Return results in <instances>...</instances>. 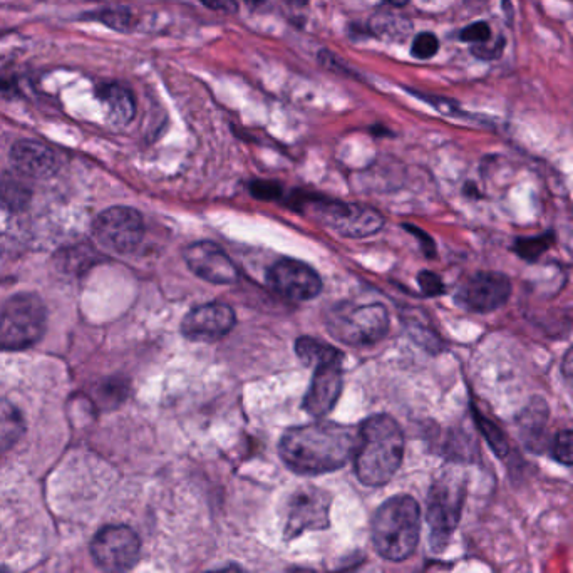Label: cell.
Masks as SVG:
<instances>
[{"instance_id": "cell-34", "label": "cell", "mask_w": 573, "mask_h": 573, "mask_svg": "<svg viewBox=\"0 0 573 573\" xmlns=\"http://www.w3.org/2000/svg\"><path fill=\"white\" fill-rule=\"evenodd\" d=\"M408 228L409 230H411V232H413V235H416V237H418L419 240L423 242L424 252H426V255H428V257H433V255H436V248H434V242L433 240H431V238L428 237V233H424L423 230H418V228H413V227H408Z\"/></svg>"}, {"instance_id": "cell-17", "label": "cell", "mask_w": 573, "mask_h": 573, "mask_svg": "<svg viewBox=\"0 0 573 573\" xmlns=\"http://www.w3.org/2000/svg\"><path fill=\"white\" fill-rule=\"evenodd\" d=\"M98 99L103 103L108 119L116 126L130 124L135 118L136 103L130 89L118 83H106L99 86Z\"/></svg>"}, {"instance_id": "cell-39", "label": "cell", "mask_w": 573, "mask_h": 573, "mask_svg": "<svg viewBox=\"0 0 573 573\" xmlns=\"http://www.w3.org/2000/svg\"><path fill=\"white\" fill-rule=\"evenodd\" d=\"M295 4H299V6H305L309 0H294Z\"/></svg>"}, {"instance_id": "cell-5", "label": "cell", "mask_w": 573, "mask_h": 573, "mask_svg": "<svg viewBox=\"0 0 573 573\" xmlns=\"http://www.w3.org/2000/svg\"><path fill=\"white\" fill-rule=\"evenodd\" d=\"M327 329L347 346L376 344L389 332L388 309L381 304L339 305L327 315Z\"/></svg>"}, {"instance_id": "cell-20", "label": "cell", "mask_w": 573, "mask_h": 573, "mask_svg": "<svg viewBox=\"0 0 573 573\" xmlns=\"http://www.w3.org/2000/svg\"><path fill=\"white\" fill-rule=\"evenodd\" d=\"M24 433V419L19 409L0 399V455L11 450Z\"/></svg>"}, {"instance_id": "cell-32", "label": "cell", "mask_w": 573, "mask_h": 573, "mask_svg": "<svg viewBox=\"0 0 573 573\" xmlns=\"http://www.w3.org/2000/svg\"><path fill=\"white\" fill-rule=\"evenodd\" d=\"M503 44H505V42H503ZM503 44H500L498 47H496L495 44H493L491 47H486L485 42V44H476V46H473L471 51H473L475 56L481 57V59H495V57L500 56L501 47H503Z\"/></svg>"}, {"instance_id": "cell-2", "label": "cell", "mask_w": 573, "mask_h": 573, "mask_svg": "<svg viewBox=\"0 0 573 573\" xmlns=\"http://www.w3.org/2000/svg\"><path fill=\"white\" fill-rule=\"evenodd\" d=\"M404 434L388 414L367 418L357 429L354 470L362 485H388L403 463Z\"/></svg>"}, {"instance_id": "cell-14", "label": "cell", "mask_w": 573, "mask_h": 573, "mask_svg": "<svg viewBox=\"0 0 573 573\" xmlns=\"http://www.w3.org/2000/svg\"><path fill=\"white\" fill-rule=\"evenodd\" d=\"M183 259L193 274L210 284L230 285L237 282L235 265L217 243L207 240L191 243L185 248Z\"/></svg>"}, {"instance_id": "cell-31", "label": "cell", "mask_w": 573, "mask_h": 573, "mask_svg": "<svg viewBox=\"0 0 573 573\" xmlns=\"http://www.w3.org/2000/svg\"><path fill=\"white\" fill-rule=\"evenodd\" d=\"M200 2L212 11H222L227 14H235L238 11L237 0H200Z\"/></svg>"}, {"instance_id": "cell-12", "label": "cell", "mask_w": 573, "mask_h": 573, "mask_svg": "<svg viewBox=\"0 0 573 573\" xmlns=\"http://www.w3.org/2000/svg\"><path fill=\"white\" fill-rule=\"evenodd\" d=\"M270 287L285 299L305 302L321 294L322 279L312 267L294 259H282L267 275Z\"/></svg>"}, {"instance_id": "cell-1", "label": "cell", "mask_w": 573, "mask_h": 573, "mask_svg": "<svg viewBox=\"0 0 573 573\" xmlns=\"http://www.w3.org/2000/svg\"><path fill=\"white\" fill-rule=\"evenodd\" d=\"M357 431L351 426L317 421L285 431L279 453L287 468L314 476L339 470L356 450Z\"/></svg>"}, {"instance_id": "cell-9", "label": "cell", "mask_w": 573, "mask_h": 573, "mask_svg": "<svg viewBox=\"0 0 573 573\" xmlns=\"http://www.w3.org/2000/svg\"><path fill=\"white\" fill-rule=\"evenodd\" d=\"M512 280L501 272H475L458 287L455 300L461 309L475 314H490L508 304Z\"/></svg>"}, {"instance_id": "cell-11", "label": "cell", "mask_w": 573, "mask_h": 573, "mask_svg": "<svg viewBox=\"0 0 573 573\" xmlns=\"http://www.w3.org/2000/svg\"><path fill=\"white\" fill-rule=\"evenodd\" d=\"M331 523V495L307 486L290 498L285 520V538L294 540L310 530H326Z\"/></svg>"}, {"instance_id": "cell-38", "label": "cell", "mask_w": 573, "mask_h": 573, "mask_svg": "<svg viewBox=\"0 0 573 573\" xmlns=\"http://www.w3.org/2000/svg\"><path fill=\"white\" fill-rule=\"evenodd\" d=\"M245 2H247V4H250V6H259L262 0H245Z\"/></svg>"}, {"instance_id": "cell-21", "label": "cell", "mask_w": 573, "mask_h": 573, "mask_svg": "<svg viewBox=\"0 0 573 573\" xmlns=\"http://www.w3.org/2000/svg\"><path fill=\"white\" fill-rule=\"evenodd\" d=\"M555 245V233L545 232L538 237H520L513 243L512 250L528 264H537L543 253Z\"/></svg>"}, {"instance_id": "cell-6", "label": "cell", "mask_w": 573, "mask_h": 573, "mask_svg": "<svg viewBox=\"0 0 573 573\" xmlns=\"http://www.w3.org/2000/svg\"><path fill=\"white\" fill-rule=\"evenodd\" d=\"M300 207L304 208V212L309 213L310 217L315 218V222H321L341 237H371L384 227L381 213L362 205L307 198L304 203H300Z\"/></svg>"}, {"instance_id": "cell-30", "label": "cell", "mask_w": 573, "mask_h": 573, "mask_svg": "<svg viewBox=\"0 0 573 573\" xmlns=\"http://www.w3.org/2000/svg\"><path fill=\"white\" fill-rule=\"evenodd\" d=\"M319 61H321L324 68L336 71V73L351 74V76H354V71L347 68V64H344V62H342L341 59H339V57H337L332 51H326V49L321 51V54H319Z\"/></svg>"}, {"instance_id": "cell-22", "label": "cell", "mask_w": 573, "mask_h": 573, "mask_svg": "<svg viewBox=\"0 0 573 573\" xmlns=\"http://www.w3.org/2000/svg\"><path fill=\"white\" fill-rule=\"evenodd\" d=\"M471 414H473V419H475L476 426L480 429V433L483 434V438L486 439V443L490 444L493 453H495L498 458H505V456L510 453V443H508V438H506V434L503 433V429H501L498 424L493 423L491 419L486 418L485 414L480 413L475 406L471 408Z\"/></svg>"}, {"instance_id": "cell-7", "label": "cell", "mask_w": 573, "mask_h": 573, "mask_svg": "<svg viewBox=\"0 0 573 573\" xmlns=\"http://www.w3.org/2000/svg\"><path fill=\"white\" fill-rule=\"evenodd\" d=\"M465 491L453 480H439L428 498L429 542L434 552H441L450 543L463 512Z\"/></svg>"}, {"instance_id": "cell-28", "label": "cell", "mask_w": 573, "mask_h": 573, "mask_svg": "<svg viewBox=\"0 0 573 573\" xmlns=\"http://www.w3.org/2000/svg\"><path fill=\"white\" fill-rule=\"evenodd\" d=\"M418 282L424 295H428V297H438V295L444 294L443 280H441L439 275L434 274V272L423 270V272L419 274Z\"/></svg>"}, {"instance_id": "cell-33", "label": "cell", "mask_w": 573, "mask_h": 573, "mask_svg": "<svg viewBox=\"0 0 573 573\" xmlns=\"http://www.w3.org/2000/svg\"><path fill=\"white\" fill-rule=\"evenodd\" d=\"M560 369H562L563 377L568 382V386L573 389V346L565 352Z\"/></svg>"}, {"instance_id": "cell-37", "label": "cell", "mask_w": 573, "mask_h": 573, "mask_svg": "<svg viewBox=\"0 0 573 573\" xmlns=\"http://www.w3.org/2000/svg\"><path fill=\"white\" fill-rule=\"evenodd\" d=\"M289 573H315L314 570H310V568H294V570H290Z\"/></svg>"}, {"instance_id": "cell-26", "label": "cell", "mask_w": 573, "mask_h": 573, "mask_svg": "<svg viewBox=\"0 0 573 573\" xmlns=\"http://www.w3.org/2000/svg\"><path fill=\"white\" fill-rule=\"evenodd\" d=\"M438 51L439 39L434 36L433 32H423V34L414 37L411 54L416 59H431L438 54Z\"/></svg>"}, {"instance_id": "cell-25", "label": "cell", "mask_w": 573, "mask_h": 573, "mask_svg": "<svg viewBox=\"0 0 573 573\" xmlns=\"http://www.w3.org/2000/svg\"><path fill=\"white\" fill-rule=\"evenodd\" d=\"M552 456L558 463L573 466V431L565 429L555 436L552 443Z\"/></svg>"}, {"instance_id": "cell-8", "label": "cell", "mask_w": 573, "mask_h": 573, "mask_svg": "<svg viewBox=\"0 0 573 573\" xmlns=\"http://www.w3.org/2000/svg\"><path fill=\"white\" fill-rule=\"evenodd\" d=\"M91 553L104 572H128L140 560V537L130 527L109 525L96 533L91 543Z\"/></svg>"}, {"instance_id": "cell-35", "label": "cell", "mask_w": 573, "mask_h": 573, "mask_svg": "<svg viewBox=\"0 0 573 573\" xmlns=\"http://www.w3.org/2000/svg\"><path fill=\"white\" fill-rule=\"evenodd\" d=\"M208 573H247L243 568L237 567V565H228L225 568H218V570H213V572Z\"/></svg>"}, {"instance_id": "cell-23", "label": "cell", "mask_w": 573, "mask_h": 573, "mask_svg": "<svg viewBox=\"0 0 573 573\" xmlns=\"http://www.w3.org/2000/svg\"><path fill=\"white\" fill-rule=\"evenodd\" d=\"M84 19H91V21H98L109 29H114L118 32H130L135 29V14L126 9V7H108V9H101V11L91 12Z\"/></svg>"}, {"instance_id": "cell-3", "label": "cell", "mask_w": 573, "mask_h": 573, "mask_svg": "<svg viewBox=\"0 0 573 573\" xmlns=\"http://www.w3.org/2000/svg\"><path fill=\"white\" fill-rule=\"evenodd\" d=\"M376 552L391 562H403L418 547L421 508L413 496L389 498L377 508L371 525Z\"/></svg>"}, {"instance_id": "cell-24", "label": "cell", "mask_w": 573, "mask_h": 573, "mask_svg": "<svg viewBox=\"0 0 573 573\" xmlns=\"http://www.w3.org/2000/svg\"><path fill=\"white\" fill-rule=\"evenodd\" d=\"M0 200L9 207H24L29 200V190L21 181L6 180L0 185Z\"/></svg>"}, {"instance_id": "cell-40", "label": "cell", "mask_w": 573, "mask_h": 573, "mask_svg": "<svg viewBox=\"0 0 573 573\" xmlns=\"http://www.w3.org/2000/svg\"><path fill=\"white\" fill-rule=\"evenodd\" d=\"M0 573H12L11 570H7L6 567H0Z\"/></svg>"}, {"instance_id": "cell-13", "label": "cell", "mask_w": 573, "mask_h": 573, "mask_svg": "<svg viewBox=\"0 0 573 573\" xmlns=\"http://www.w3.org/2000/svg\"><path fill=\"white\" fill-rule=\"evenodd\" d=\"M235 326V312L222 302L198 305L185 315L181 334L193 342H215L228 336Z\"/></svg>"}, {"instance_id": "cell-16", "label": "cell", "mask_w": 573, "mask_h": 573, "mask_svg": "<svg viewBox=\"0 0 573 573\" xmlns=\"http://www.w3.org/2000/svg\"><path fill=\"white\" fill-rule=\"evenodd\" d=\"M11 161L19 175L32 180H46L57 171L54 151L39 141H17L16 145L12 146Z\"/></svg>"}, {"instance_id": "cell-27", "label": "cell", "mask_w": 573, "mask_h": 573, "mask_svg": "<svg viewBox=\"0 0 573 573\" xmlns=\"http://www.w3.org/2000/svg\"><path fill=\"white\" fill-rule=\"evenodd\" d=\"M461 41L473 42V44H485L490 42L491 29L486 22H475L471 26L465 27L460 34Z\"/></svg>"}, {"instance_id": "cell-19", "label": "cell", "mask_w": 573, "mask_h": 573, "mask_svg": "<svg viewBox=\"0 0 573 573\" xmlns=\"http://www.w3.org/2000/svg\"><path fill=\"white\" fill-rule=\"evenodd\" d=\"M295 352L302 364L307 367H317L326 362L337 361L342 359L341 351L326 342L314 339V337H300L295 342Z\"/></svg>"}, {"instance_id": "cell-18", "label": "cell", "mask_w": 573, "mask_h": 573, "mask_svg": "<svg viewBox=\"0 0 573 573\" xmlns=\"http://www.w3.org/2000/svg\"><path fill=\"white\" fill-rule=\"evenodd\" d=\"M548 416H550L548 404L545 403V399L538 398V396L530 399V403L523 408L517 423L523 438L530 446H537L538 441L545 434Z\"/></svg>"}, {"instance_id": "cell-4", "label": "cell", "mask_w": 573, "mask_h": 573, "mask_svg": "<svg viewBox=\"0 0 573 573\" xmlns=\"http://www.w3.org/2000/svg\"><path fill=\"white\" fill-rule=\"evenodd\" d=\"M46 322V307L37 295H14L0 310V347L21 351L34 346L44 336Z\"/></svg>"}, {"instance_id": "cell-36", "label": "cell", "mask_w": 573, "mask_h": 573, "mask_svg": "<svg viewBox=\"0 0 573 573\" xmlns=\"http://www.w3.org/2000/svg\"><path fill=\"white\" fill-rule=\"evenodd\" d=\"M388 2L394 7H406L411 0H388Z\"/></svg>"}, {"instance_id": "cell-29", "label": "cell", "mask_w": 573, "mask_h": 573, "mask_svg": "<svg viewBox=\"0 0 573 573\" xmlns=\"http://www.w3.org/2000/svg\"><path fill=\"white\" fill-rule=\"evenodd\" d=\"M250 191H252L253 197L260 198V200H274V198H279L282 195V188H280L279 183L267 180L253 181L250 185Z\"/></svg>"}, {"instance_id": "cell-15", "label": "cell", "mask_w": 573, "mask_h": 573, "mask_svg": "<svg viewBox=\"0 0 573 573\" xmlns=\"http://www.w3.org/2000/svg\"><path fill=\"white\" fill-rule=\"evenodd\" d=\"M342 393V359L326 362L314 369L304 409L314 418H324L336 408Z\"/></svg>"}, {"instance_id": "cell-10", "label": "cell", "mask_w": 573, "mask_h": 573, "mask_svg": "<svg viewBox=\"0 0 573 573\" xmlns=\"http://www.w3.org/2000/svg\"><path fill=\"white\" fill-rule=\"evenodd\" d=\"M93 230L103 247L116 253H130L143 240L145 223L135 208L113 207L96 218Z\"/></svg>"}]
</instances>
